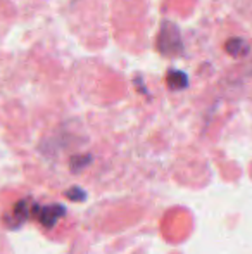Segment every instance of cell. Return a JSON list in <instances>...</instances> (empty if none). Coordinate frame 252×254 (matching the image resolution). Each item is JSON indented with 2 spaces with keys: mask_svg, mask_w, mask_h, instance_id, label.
Returning a JSON list of instances; mask_svg holds the SVG:
<instances>
[{
  "mask_svg": "<svg viewBox=\"0 0 252 254\" xmlns=\"http://www.w3.org/2000/svg\"><path fill=\"white\" fill-rule=\"evenodd\" d=\"M166 81H168V87L171 90H180V88H185L187 87V76L182 73V71H169L168 76H166Z\"/></svg>",
  "mask_w": 252,
  "mask_h": 254,
  "instance_id": "3",
  "label": "cell"
},
{
  "mask_svg": "<svg viewBox=\"0 0 252 254\" xmlns=\"http://www.w3.org/2000/svg\"><path fill=\"white\" fill-rule=\"evenodd\" d=\"M225 51L233 57H239V56H244L247 51H249V45L246 44L244 40L240 38H230L225 45Z\"/></svg>",
  "mask_w": 252,
  "mask_h": 254,
  "instance_id": "2",
  "label": "cell"
},
{
  "mask_svg": "<svg viewBox=\"0 0 252 254\" xmlns=\"http://www.w3.org/2000/svg\"><path fill=\"white\" fill-rule=\"evenodd\" d=\"M157 49L159 52L166 54V56H175L182 51V37H180V31L175 24L168 23L162 26L157 37Z\"/></svg>",
  "mask_w": 252,
  "mask_h": 254,
  "instance_id": "1",
  "label": "cell"
}]
</instances>
